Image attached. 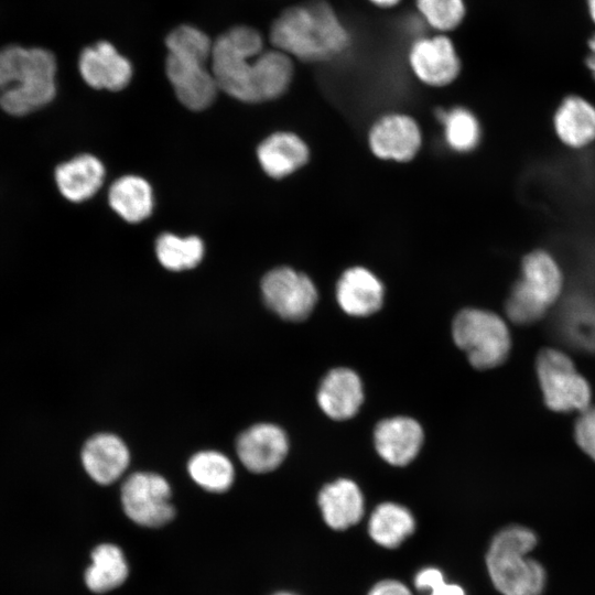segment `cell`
Instances as JSON below:
<instances>
[{
	"instance_id": "6da1fadb",
	"label": "cell",
	"mask_w": 595,
	"mask_h": 595,
	"mask_svg": "<svg viewBox=\"0 0 595 595\" xmlns=\"http://www.w3.org/2000/svg\"><path fill=\"white\" fill-rule=\"evenodd\" d=\"M262 37L249 26H236L213 44L210 71L217 86L245 102L281 96L293 76L291 57L279 50L262 52Z\"/></svg>"
},
{
	"instance_id": "7a4b0ae2",
	"label": "cell",
	"mask_w": 595,
	"mask_h": 595,
	"mask_svg": "<svg viewBox=\"0 0 595 595\" xmlns=\"http://www.w3.org/2000/svg\"><path fill=\"white\" fill-rule=\"evenodd\" d=\"M275 50L304 62H325L342 55L350 35L331 4L311 0L284 10L271 25Z\"/></svg>"
},
{
	"instance_id": "3957f363",
	"label": "cell",
	"mask_w": 595,
	"mask_h": 595,
	"mask_svg": "<svg viewBox=\"0 0 595 595\" xmlns=\"http://www.w3.org/2000/svg\"><path fill=\"white\" fill-rule=\"evenodd\" d=\"M56 62L44 48L12 45L0 51V106L24 116L47 105L56 94Z\"/></svg>"
},
{
	"instance_id": "277c9868",
	"label": "cell",
	"mask_w": 595,
	"mask_h": 595,
	"mask_svg": "<svg viewBox=\"0 0 595 595\" xmlns=\"http://www.w3.org/2000/svg\"><path fill=\"white\" fill-rule=\"evenodd\" d=\"M165 43L166 76L177 99L192 110L207 108L219 90L206 67L213 48L209 37L196 28L181 25L167 35Z\"/></svg>"
},
{
	"instance_id": "5b68a950",
	"label": "cell",
	"mask_w": 595,
	"mask_h": 595,
	"mask_svg": "<svg viewBox=\"0 0 595 595\" xmlns=\"http://www.w3.org/2000/svg\"><path fill=\"white\" fill-rule=\"evenodd\" d=\"M536 533L511 524L493 538L486 564L494 586L502 595H541L547 582L543 566L527 558L537 544Z\"/></svg>"
},
{
	"instance_id": "8992f818",
	"label": "cell",
	"mask_w": 595,
	"mask_h": 595,
	"mask_svg": "<svg viewBox=\"0 0 595 595\" xmlns=\"http://www.w3.org/2000/svg\"><path fill=\"white\" fill-rule=\"evenodd\" d=\"M564 278L556 259L544 249H534L521 260L520 278L506 302L508 317L528 325L541 320L558 301Z\"/></svg>"
},
{
	"instance_id": "52a82bcc",
	"label": "cell",
	"mask_w": 595,
	"mask_h": 595,
	"mask_svg": "<svg viewBox=\"0 0 595 595\" xmlns=\"http://www.w3.org/2000/svg\"><path fill=\"white\" fill-rule=\"evenodd\" d=\"M452 333L455 344L477 369L494 368L508 357L511 346L508 327L493 312L479 309L461 311L453 321Z\"/></svg>"
},
{
	"instance_id": "ba28073f",
	"label": "cell",
	"mask_w": 595,
	"mask_h": 595,
	"mask_svg": "<svg viewBox=\"0 0 595 595\" xmlns=\"http://www.w3.org/2000/svg\"><path fill=\"white\" fill-rule=\"evenodd\" d=\"M536 366L543 399L549 409L570 412L588 408L589 386L576 371L567 355L554 348L541 349Z\"/></svg>"
},
{
	"instance_id": "9c48e42d",
	"label": "cell",
	"mask_w": 595,
	"mask_h": 595,
	"mask_svg": "<svg viewBox=\"0 0 595 595\" xmlns=\"http://www.w3.org/2000/svg\"><path fill=\"white\" fill-rule=\"evenodd\" d=\"M170 499L169 483L154 473L131 474L121 487L123 510L140 526L158 528L170 522L175 515Z\"/></svg>"
},
{
	"instance_id": "30bf717a",
	"label": "cell",
	"mask_w": 595,
	"mask_h": 595,
	"mask_svg": "<svg viewBox=\"0 0 595 595\" xmlns=\"http://www.w3.org/2000/svg\"><path fill=\"white\" fill-rule=\"evenodd\" d=\"M261 293L272 312L292 322L305 320L317 301V291L312 280L289 267L269 271L262 278Z\"/></svg>"
},
{
	"instance_id": "8fae6325",
	"label": "cell",
	"mask_w": 595,
	"mask_h": 595,
	"mask_svg": "<svg viewBox=\"0 0 595 595\" xmlns=\"http://www.w3.org/2000/svg\"><path fill=\"white\" fill-rule=\"evenodd\" d=\"M409 62L422 83L436 87L451 84L461 71L455 46L444 34L416 39L411 45Z\"/></svg>"
},
{
	"instance_id": "7c38bea8",
	"label": "cell",
	"mask_w": 595,
	"mask_h": 595,
	"mask_svg": "<svg viewBox=\"0 0 595 595\" xmlns=\"http://www.w3.org/2000/svg\"><path fill=\"white\" fill-rule=\"evenodd\" d=\"M289 441L285 432L271 423H258L236 440V452L244 466L252 473H269L285 458Z\"/></svg>"
},
{
	"instance_id": "4fadbf2b",
	"label": "cell",
	"mask_w": 595,
	"mask_h": 595,
	"mask_svg": "<svg viewBox=\"0 0 595 595\" xmlns=\"http://www.w3.org/2000/svg\"><path fill=\"white\" fill-rule=\"evenodd\" d=\"M368 141L376 156L405 162L419 151L421 132L413 118L394 112L382 116L372 125Z\"/></svg>"
},
{
	"instance_id": "5bb4252c",
	"label": "cell",
	"mask_w": 595,
	"mask_h": 595,
	"mask_svg": "<svg viewBox=\"0 0 595 595\" xmlns=\"http://www.w3.org/2000/svg\"><path fill=\"white\" fill-rule=\"evenodd\" d=\"M78 65L83 79L96 89L120 90L132 76L129 61L108 42L86 47Z\"/></svg>"
},
{
	"instance_id": "9a60e30c",
	"label": "cell",
	"mask_w": 595,
	"mask_h": 595,
	"mask_svg": "<svg viewBox=\"0 0 595 595\" xmlns=\"http://www.w3.org/2000/svg\"><path fill=\"white\" fill-rule=\"evenodd\" d=\"M422 443V428L412 418L386 419L375 429V446L378 454L394 466L411 463L419 454Z\"/></svg>"
},
{
	"instance_id": "2e32d148",
	"label": "cell",
	"mask_w": 595,
	"mask_h": 595,
	"mask_svg": "<svg viewBox=\"0 0 595 595\" xmlns=\"http://www.w3.org/2000/svg\"><path fill=\"white\" fill-rule=\"evenodd\" d=\"M130 453L126 443L117 435L99 433L91 436L82 451V463L96 483L109 485L127 469Z\"/></svg>"
},
{
	"instance_id": "e0dca14e",
	"label": "cell",
	"mask_w": 595,
	"mask_h": 595,
	"mask_svg": "<svg viewBox=\"0 0 595 595\" xmlns=\"http://www.w3.org/2000/svg\"><path fill=\"white\" fill-rule=\"evenodd\" d=\"M364 400L359 376L349 368L332 369L322 380L317 402L323 412L334 420L354 416Z\"/></svg>"
},
{
	"instance_id": "ac0fdd59",
	"label": "cell",
	"mask_w": 595,
	"mask_h": 595,
	"mask_svg": "<svg viewBox=\"0 0 595 595\" xmlns=\"http://www.w3.org/2000/svg\"><path fill=\"white\" fill-rule=\"evenodd\" d=\"M383 285L368 269H347L336 285V299L342 310L353 316H368L377 312L383 302Z\"/></svg>"
},
{
	"instance_id": "d6986e66",
	"label": "cell",
	"mask_w": 595,
	"mask_h": 595,
	"mask_svg": "<svg viewBox=\"0 0 595 595\" xmlns=\"http://www.w3.org/2000/svg\"><path fill=\"white\" fill-rule=\"evenodd\" d=\"M552 121L559 140L571 149H583L595 141V106L584 97H564Z\"/></svg>"
},
{
	"instance_id": "ffe728a7",
	"label": "cell",
	"mask_w": 595,
	"mask_h": 595,
	"mask_svg": "<svg viewBox=\"0 0 595 595\" xmlns=\"http://www.w3.org/2000/svg\"><path fill=\"white\" fill-rule=\"evenodd\" d=\"M318 506L328 527L345 530L363 518L365 502L357 484L340 478L321 489Z\"/></svg>"
},
{
	"instance_id": "44dd1931",
	"label": "cell",
	"mask_w": 595,
	"mask_h": 595,
	"mask_svg": "<svg viewBox=\"0 0 595 595\" xmlns=\"http://www.w3.org/2000/svg\"><path fill=\"white\" fill-rule=\"evenodd\" d=\"M262 170L282 178L303 166L309 159L305 142L292 132H275L263 140L257 151Z\"/></svg>"
},
{
	"instance_id": "7402d4cb",
	"label": "cell",
	"mask_w": 595,
	"mask_h": 595,
	"mask_svg": "<svg viewBox=\"0 0 595 595\" xmlns=\"http://www.w3.org/2000/svg\"><path fill=\"white\" fill-rule=\"evenodd\" d=\"M105 176L102 163L90 154L78 155L56 167L55 181L62 195L72 202L91 197Z\"/></svg>"
},
{
	"instance_id": "603a6c76",
	"label": "cell",
	"mask_w": 595,
	"mask_h": 595,
	"mask_svg": "<svg viewBox=\"0 0 595 595\" xmlns=\"http://www.w3.org/2000/svg\"><path fill=\"white\" fill-rule=\"evenodd\" d=\"M414 528L415 521L410 510L394 502L378 505L368 522L371 539L387 549L399 547L413 533Z\"/></svg>"
},
{
	"instance_id": "cb8c5ba5",
	"label": "cell",
	"mask_w": 595,
	"mask_h": 595,
	"mask_svg": "<svg viewBox=\"0 0 595 595\" xmlns=\"http://www.w3.org/2000/svg\"><path fill=\"white\" fill-rule=\"evenodd\" d=\"M112 209L129 223L145 219L153 208V195L149 183L136 175L118 178L109 190Z\"/></svg>"
},
{
	"instance_id": "d4e9b609",
	"label": "cell",
	"mask_w": 595,
	"mask_h": 595,
	"mask_svg": "<svg viewBox=\"0 0 595 595\" xmlns=\"http://www.w3.org/2000/svg\"><path fill=\"white\" fill-rule=\"evenodd\" d=\"M128 565L121 550L109 543L91 552V564L85 572V583L95 593H105L120 586L127 578Z\"/></svg>"
},
{
	"instance_id": "484cf974",
	"label": "cell",
	"mask_w": 595,
	"mask_h": 595,
	"mask_svg": "<svg viewBox=\"0 0 595 595\" xmlns=\"http://www.w3.org/2000/svg\"><path fill=\"white\" fill-rule=\"evenodd\" d=\"M192 479L207 491L224 493L235 478L230 459L216 451H202L194 454L187 464Z\"/></svg>"
},
{
	"instance_id": "4316f807",
	"label": "cell",
	"mask_w": 595,
	"mask_h": 595,
	"mask_svg": "<svg viewBox=\"0 0 595 595\" xmlns=\"http://www.w3.org/2000/svg\"><path fill=\"white\" fill-rule=\"evenodd\" d=\"M447 145L456 152H469L480 141L482 129L476 116L464 107L439 110Z\"/></svg>"
},
{
	"instance_id": "83f0119b",
	"label": "cell",
	"mask_w": 595,
	"mask_h": 595,
	"mask_svg": "<svg viewBox=\"0 0 595 595\" xmlns=\"http://www.w3.org/2000/svg\"><path fill=\"white\" fill-rule=\"evenodd\" d=\"M160 263L172 271L195 268L204 255V245L196 236L181 238L173 234H162L155 244Z\"/></svg>"
},
{
	"instance_id": "f1b7e54d",
	"label": "cell",
	"mask_w": 595,
	"mask_h": 595,
	"mask_svg": "<svg viewBox=\"0 0 595 595\" xmlns=\"http://www.w3.org/2000/svg\"><path fill=\"white\" fill-rule=\"evenodd\" d=\"M424 21L440 32L455 29L465 15L463 0H415Z\"/></svg>"
},
{
	"instance_id": "f546056e",
	"label": "cell",
	"mask_w": 595,
	"mask_h": 595,
	"mask_svg": "<svg viewBox=\"0 0 595 595\" xmlns=\"http://www.w3.org/2000/svg\"><path fill=\"white\" fill-rule=\"evenodd\" d=\"M414 586L419 591H429L428 595H465L457 584L447 583L436 567H424L414 576Z\"/></svg>"
},
{
	"instance_id": "4dcf8cb0",
	"label": "cell",
	"mask_w": 595,
	"mask_h": 595,
	"mask_svg": "<svg viewBox=\"0 0 595 595\" xmlns=\"http://www.w3.org/2000/svg\"><path fill=\"white\" fill-rule=\"evenodd\" d=\"M575 423V439L578 446L595 461V408L581 411Z\"/></svg>"
},
{
	"instance_id": "1f68e13d",
	"label": "cell",
	"mask_w": 595,
	"mask_h": 595,
	"mask_svg": "<svg viewBox=\"0 0 595 595\" xmlns=\"http://www.w3.org/2000/svg\"><path fill=\"white\" fill-rule=\"evenodd\" d=\"M368 595H412L410 589L397 580H383L372 586Z\"/></svg>"
},
{
	"instance_id": "d6a6232c",
	"label": "cell",
	"mask_w": 595,
	"mask_h": 595,
	"mask_svg": "<svg viewBox=\"0 0 595 595\" xmlns=\"http://www.w3.org/2000/svg\"><path fill=\"white\" fill-rule=\"evenodd\" d=\"M589 55L586 58V65L592 72L593 77L595 78V35H593L588 41Z\"/></svg>"
},
{
	"instance_id": "836d02e7",
	"label": "cell",
	"mask_w": 595,
	"mask_h": 595,
	"mask_svg": "<svg viewBox=\"0 0 595 595\" xmlns=\"http://www.w3.org/2000/svg\"><path fill=\"white\" fill-rule=\"evenodd\" d=\"M374 4L381 7V8H391L397 6L400 0H369Z\"/></svg>"
},
{
	"instance_id": "e575fe53",
	"label": "cell",
	"mask_w": 595,
	"mask_h": 595,
	"mask_svg": "<svg viewBox=\"0 0 595 595\" xmlns=\"http://www.w3.org/2000/svg\"><path fill=\"white\" fill-rule=\"evenodd\" d=\"M587 2H588L589 14L593 21L595 22V0H587Z\"/></svg>"
},
{
	"instance_id": "d590c367",
	"label": "cell",
	"mask_w": 595,
	"mask_h": 595,
	"mask_svg": "<svg viewBox=\"0 0 595 595\" xmlns=\"http://www.w3.org/2000/svg\"><path fill=\"white\" fill-rule=\"evenodd\" d=\"M275 595H294V594L283 592V593H278V594H275Z\"/></svg>"
}]
</instances>
